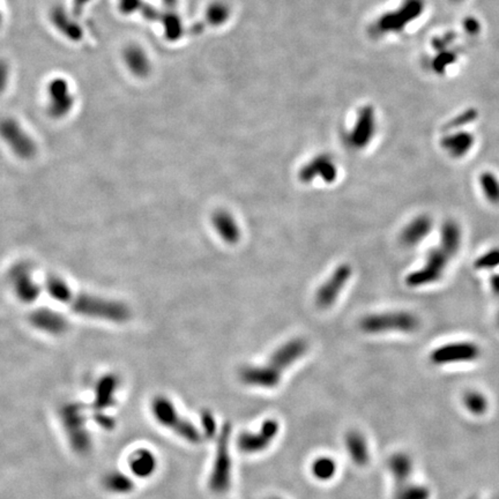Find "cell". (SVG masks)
Masks as SVG:
<instances>
[{"mask_svg":"<svg viewBox=\"0 0 499 499\" xmlns=\"http://www.w3.org/2000/svg\"><path fill=\"white\" fill-rule=\"evenodd\" d=\"M454 1H459V0H454Z\"/></svg>","mask_w":499,"mask_h":499,"instance_id":"obj_37","label":"cell"},{"mask_svg":"<svg viewBox=\"0 0 499 499\" xmlns=\"http://www.w3.org/2000/svg\"><path fill=\"white\" fill-rule=\"evenodd\" d=\"M497 325H498V328H499V312H498V314H497Z\"/></svg>","mask_w":499,"mask_h":499,"instance_id":"obj_35","label":"cell"},{"mask_svg":"<svg viewBox=\"0 0 499 499\" xmlns=\"http://www.w3.org/2000/svg\"><path fill=\"white\" fill-rule=\"evenodd\" d=\"M476 118H477L476 110H467L465 113H460L459 116H456V118L452 119V120L445 126V129H447V131L461 129L463 126L468 125L470 122H474Z\"/></svg>","mask_w":499,"mask_h":499,"instance_id":"obj_31","label":"cell"},{"mask_svg":"<svg viewBox=\"0 0 499 499\" xmlns=\"http://www.w3.org/2000/svg\"><path fill=\"white\" fill-rule=\"evenodd\" d=\"M230 435L232 428L229 424H225L218 437L214 465L209 476V489L218 495L227 493L232 484V460L229 453Z\"/></svg>","mask_w":499,"mask_h":499,"instance_id":"obj_4","label":"cell"},{"mask_svg":"<svg viewBox=\"0 0 499 499\" xmlns=\"http://www.w3.org/2000/svg\"><path fill=\"white\" fill-rule=\"evenodd\" d=\"M241 381L248 386L259 388H274L281 381L282 374L273 367L266 365H248L243 367L239 374Z\"/></svg>","mask_w":499,"mask_h":499,"instance_id":"obj_13","label":"cell"},{"mask_svg":"<svg viewBox=\"0 0 499 499\" xmlns=\"http://www.w3.org/2000/svg\"><path fill=\"white\" fill-rule=\"evenodd\" d=\"M31 326L44 333L59 335L66 331L69 321L63 314L51 309H37L29 316Z\"/></svg>","mask_w":499,"mask_h":499,"instance_id":"obj_14","label":"cell"},{"mask_svg":"<svg viewBox=\"0 0 499 499\" xmlns=\"http://www.w3.org/2000/svg\"><path fill=\"white\" fill-rule=\"evenodd\" d=\"M64 304L80 316L99 321L124 323L129 321L131 316L129 309L124 303L73 290H71Z\"/></svg>","mask_w":499,"mask_h":499,"instance_id":"obj_1","label":"cell"},{"mask_svg":"<svg viewBox=\"0 0 499 499\" xmlns=\"http://www.w3.org/2000/svg\"><path fill=\"white\" fill-rule=\"evenodd\" d=\"M490 287H491V291H493V295L499 298V272L491 275Z\"/></svg>","mask_w":499,"mask_h":499,"instance_id":"obj_34","label":"cell"},{"mask_svg":"<svg viewBox=\"0 0 499 499\" xmlns=\"http://www.w3.org/2000/svg\"><path fill=\"white\" fill-rule=\"evenodd\" d=\"M129 467L131 472L140 479H147L155 473L157 468V460L152 451L140 449L134 451L129 458Z\"/></svg>","mask_w":499,"mask_h":499,"instance_id":"obj_20","label":"cell"},{"mask_svg":"<svg viewBox=\"0 0 499 499\" xmlns=\"http://www.w3.org/2000/svg\"><path fill=\"white\" fill-rule=\"evenodd\" d=\"M351 274H353V269L349 265H340L334 271L331 278L328 279V281L325 282L324 285L321 286V289L318 290L317 296H316V303L318 307L321 309L331 308L339 297L344 286L347 285Z\"/></svg>","mask_w":499,"mask_h":499,"instance_id":"obj_9","label":"cell"},{"mask_svg":"<svg viewBox=\"0 0 499 499\" xmlns=\"http://www.w3.org/2000/svg\"><path fill=\"white\" fill-rule=\"evenodd\" d=\"M481 356V348L470 341L442 344L430 354V362L437 367L451 364L470 363Z\"/></svg>","mask_w":499,"mask_h":499,"instance_id":"obj_6","label":"cell"},{"mask_svg":"<svg viewBox=\"0 0 499 499\" xmlns=\"http://www.w3.org/2000/svg\"><path fill=\"white\" fill-rule=\"evenodd\" d=\"M153 415L161 426L171 430L182 440L191 444H199L202 440V431L191 421L183 419L176 409L175 405L166 397H156L152 402Z\"/></svg>","mask_w":499,"mask_h":499,"instance_id":"obj_2","label":"cell"},{"mask_svg":"<svg viewBox=\"0 0 499 499\" xmlns=\"http://www.w3.org/2000/svg\"><path fill=\"white\" fill-rule=\"evenodd\" d=\"M456 58H458V56H456V52L443 50V51H440V55L436 58H433V63H431L433 70L436 73H440V74L445 72L451 64L456 63Z\"/></svg>","mask_w":499,"mask_h":499,"instance_id":"obj_30","label":"cell"},{"mask_svg":"<svg viewBox=\"0 0 499 499\" xmlns=\"http://www.w3.org/2000/svg\"><path fill=\"white\" fill-rule=\"evenodd\" d=\"M106 486L110 491L117 493H127L132 491L133 482L124 474H110L106 479Z\"/></svg>","mask_w":499,"mask_h":499,"instance_id":"obj_28","label":"cell"},{"mask_svg":"<svg viewBox=\"0 0 499 499\" xmlns=\"http://www.w3.org/2000/svg\"><path fill=\"white\" fill-rule=\"evenodd\" d=\"M213 225L220 237L228 243V244H236L241 237V232L236 223L235 218L225 211H218L213 216Z\"/></svg>","mask_w":499,"mask_h":499,"instance_id":"obj_22","label":"cell"},{"mask_svg":"<svg viewBox=\"0 0 499 499\" xmlns=\"http://www.w3.org/2000/svg\"><path fill=\"white\" fill-rule=\"evenodd\" d=\"M470 499H481V498H477V497H473V498H470Z\"/></svg>","mask_w":499,"mask_h":499,"instance_id":"obj_36","label":"cell"},{"mask_svg":"<svg viewBox=\"0 0 499 499\" xmlns=\"http://www.w3.org/2000/svg\"><path fill=\"white\" fill-rule=\"evenodd\" d=\"M280 424L278 421L266 420L255 433H243L237 438V447L245 454H257L267 450L278 436Z\"/></svg>","mask_w":499,"mask_h":499,"instance_id":"obj_7","label":"cell"},{"mask_svg":"<svg viewBox=\"0 0 499 499\" xmlns=\"http://www.w3.org/2000/svg\"><path fill=\"white\" fill-rule=\"evenodd\" d=\"M465 28L467 31L470 34H476L479 31V21L475 20L474 17H470L468 20L465 21Z\"/></svg>","mask_w":499,"mask_h":499,"instance_id":"obj_33","label":"cell"},{"mask_svg":"<svg viewBox=\"0 0 499 499\" xmlns=\"http://www.w3.org/2000/svg\"><path fill=\"white\" fill-rule=\"evenodd\" d=\"M433 218H430L429 215H419L402 229L400 234L401 243L408 248L420 244L424 238L429 236L433 230Z\"/></svg>","mask_w":499,"mask_h":499,"instance_id":"obj_15","label":"cell"},{"mask_svg":"<svg viewBox=\"0 0 499 499\" xmlns=\"http://www.w3.org/2000/svg\"><path fill=\"white\" fill-rule=\"evenodd\" d=\"M479 186L488 202L499 205V179L493 172L484 171L479 175Z\"/></svg>","mask_w":499,"mask_h":499,"instance_id":"obj_25","label":"cell"},{"mask_svg":"<svg viewBox=\"0 0 499 499\" xmlns=\"http://www.w3.org/2000/svg\"><path fill=\"white\" fill-rule=\"evenodd\" d=\"M421 321L417 316L408 311H391L384 314H371L360 321V328L371 334L385 332H404L412 333L420 328Z\"/></svg>","mask_w":499,"mask_h":499,"instance_id":"obj_3","label":"cell"},{"mask_svg":"<svg viewBox=\"0 0 499 499\" xmlns=\"http://www.w3.org/2000/svg\"><path fill=\"white\" fill-rule=\"evenodd\" d=\"M337 463L330 456H319L311 466L312 475L319 481H330L337 474Z\"/></svg>","mask_w":499,"mask_h":499,"instance_id":"obj_26","label":"cell"},{"mask_svg":"<svg viewBox=\"0 0 499 499\" xmlns=\"http://www.w3.org/2000/svg\"><path fill=\"white\" fill-rule=\"evenodd\" d=\"M474 143H475V138L472 133L460 131V129L456 132L447 134L440 140L442 148L454 159H460L468 154L470 149L473 148Z\"/></svg>","mask_w":499,"mask_h":499,"instance_id":"obj_17","label":"cell"},{"mask_svg":"<svg viewBox=\"0 0 499 499\" xmlns=\"http://www.w3.org/2000/svg\"><path fill=\"white\" fill-rule=\"evenodd\" d=\"M474 267L477 271H490L499 267V248H493L474 262Z\"/></svg>","mask_w":499,"mask_h":499,"instance_id":"obj_29","label":"cell"},{"mask_svg":"<svg viewBox=\"0 0 499 499\" xmlns=\"http://www.w3.org/2000/svg\"><path fill=\"white\" fill-rule=\"evenodd\" d=\"M308 342L303 339L288 341L273 353L268 365L283 374L286 369L297 362L308 351Z\"/></svg>","mask_w":499,"mask_h":499,"instance_id":"obj_12","label":"cell"},{"mask_svg":"<svg viewBox=\"0 0 499 499\" xmlns=\"http://www.w3.org/2000/svg\"><path fill=\"white\" fill-rule=\"evenodd\" d=\"M275 499H276V498H275ZM278 499H279V498H278Z\"/></svg>","mask_w":499,"mask_h":499,"instance_id":"obj_38","label":"cell"},{"mask_svg":"<svg viewBox=\"0 0 499 499\" xmlns=\"http://www.w3.org/2000/svg\"><path fill=\"white\" fill-rule=\"evenodd\" d=\"M463 400L466 409L473 415H483L489 407L486 395L477 391H468L463 394Z\"/></svg>","mask_w":499,"mask_h":499,"instance_id":"obj_27","label":"cell"},{"mask_svg":"<svg viewBox=\"0 0 499 499\" xmlns=\"http://www.w3.org/2000/svg\"><path fill=\"white\" fill-rule=\"evenodd\" d=\"M0 134L7 145L10 146V148L17 156H20L21 159H30L36 152L31 138L27 136L20 126H17L15 122H3L0 125Z\"/></svg>","mask_w":499,"mask_h":499,"instance_id":"obj_11","label":"cell"},{"mask_svg":"<svg viewBox=\"0 0 499 499\" xmlns=\"http://www.w3.org/2000/svg\"><path fill=\"white\" fill-rule=\"evenodd\" d=\"M337 167L328 156H321L309 163L300 172V179L303 183H310L317 177H321L326 183H332L337 179Z\"/></svg>","mask_w":499,"mask_h":499,"instance_id":"obj_16","label":"cell"},{"mask_svg":"<svg viewBox=\"0 0 499 499\" xmlns=\"http://www.w3.org/2000/svg\"><path fill=\"white\" fill-rule=\"evenodd\" d=\"M423 0H405L399 10L387 13L381 19L379 29L381 31H401L407 24L420 17L423 12Z\"/></svg>","mask_w":499,"mask_h":499,"instance_id":"obj_10","label":"cell"},{"mask_svg":"<svg viewBox=\"0 0 499 499\" xmlns=\"http://www.w3.org/2000/svg\"><path fill=\"white\" fill-rule=\"evenodd\" d=\"M451 258L452 257L440 245L431 248L423 266L407 275L406 285L409 288H420L436 283L445 274Z\"/></svg>","mask_w":499,"mask_h":499,"instance_id":"obj_5","label":"cell"},{"mask_svg":"<svg viewBox=\"0 0 499 499\" xmlns=\"http://www.w3.org/2000/svg\"><path fill=\"white\" fill-rule=\"evenodd\" d=\"M202 426L204 436L213 437L216 433V421L214 415L209 410H205L202 413Z\"/></svg>","mask_w":499,"mask_h":499,"instance_id":"obj_32","label":"cell"},{"mask_svg":"<svg viewBox=\"0 0 499 499\" xmlns=\"http://www.w3.org/2000/svg\"><path fill=\"white\" fill-rule=\"evenodd\" d=\"M440 248L451 255H454L459 252L461 246V228L459 223L454 220H447L444 222L440 228Z\"/></svg>","mask_w":499,"mask_h":499,"instance_id":"obj_23","label":"cell"},{"mask_svg":"<svg viewBox=\"0 0 499 499\" xmlns=\"http://www.w3.org/2000/svg\"><path fill=\"white\" fill-rule=\"evenodd\" d=\"M387 468L390 470L394 481V488L402 486L412 481L414 473V461L409 454L405 452L394 453L387 461Z\"/></svg>","mask_w":499,"mask_h":499,"instance_id":"obj_18","label":"cell"},{"mask_svg":"<svg viewBox=\"0 0 499 499\" xmlns=\"http://www.w3.org/2000/svg\"><path fill=\"white\" fill-rule=\"evenodd\" d=\"M374 133V117L371 110H365L356 127L349 136V143L353 148L360 149L370 143Z\"/></svg>","mask_w":499,"mask_h":499,"instance_id":"obj_21","label":"cell"},{"mask_svg":"<svg viewBox=\"0 0 499 499\" xmlns=\"http://www.w3.org/2000/svg\"><path fill=\"white\" fill-rule=\"evenodd\" d=\"M346 449H347L348 456L356 466H367L370 461V451H369L367 438L360 431L351 430L347 433Z\"/></svg>","mask_w":499,"mask_h":499,"instance_id":"obj_19","label":"cell"},{"mask_svg":"<svg viewBox=\"0 0 499 499\" xmlns=\"http://www.w3.org/2000/svg\"><path fill=\"white\" fill-rule=\"evenodd\" d=\"M431 493L427 486L413 481L394 488L393 499H430Z\"/></svg>","mask_w":499,"mask_h":499,"instance_id":"obj_24","label":"cell"},{"mask_svg":"<svg viewBox=\"0 0 499 499\" xmlns=\"http://www.w3.org/2000/svg\"><path fill=\"white\" fill-rule=\"evenodd\" d=\"M8 279L14 294L21 302L31 303L40 296L41 287L35 281L29 266L26 264L15 265L10 269Z\"/></svg>","mask_w":499,"mask_h":499,"instance_id":"obj_8","label":"cell"}]
</instances>
